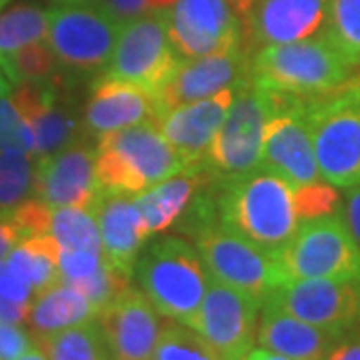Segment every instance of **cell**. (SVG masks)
I'll list each match as a JSON object with an SVG mask.
<instances>
[{"label": "cell", "instance_id": "1", "mask_svg": "<svg viewBox=\"0 0 360 360\" xmlns=\"http://www.w3.org/2000/svg\"><path fill=\"white\" fill-rule=\"evenodd\" d=\"M217 208L222 224L272 257L281 255L304 222L295 186L264 167L219 179Z\"/></svg>", "mask_w": 360, "mask_h": 360}, {"label": "cell", "instance_id": "2", "mask_svg": "<svg viewBox=\"0 0 360 360\" xmlns=\"http://www.w3.org/2000/svg\"><path fill=\"white\" fill-rule=\"evenodd\" d=\"M356 68L326 34L276 44L252 56V80L264 89L314 98L356 80Z\"/></svg>", "mask_w": 360, "mask_h": 360}, {"label": "cell", "instance_id": "3", "mask_svg": "<svg viewBox=\"0 0 360 360\" xmlns=\"http://www.w3.org/2000/svg\"><path fill=\"white\" fill-rule=\"evenodd\" d=\"M132 276L158 314L182 324L193 321L210 283L198 250L176 236L144 245Z\"/></svg>", "mask_w": 360, "mask_h": 360}, {"label": "cell", "instance_id": "4", "mask_svg": "<svg viewBox=\"0 0 360 360\" xmlns=\"http://www.w3.org/2000/svg\"><path fill=\"white\" fill-rule=\"evenodd\" d=\"M184 170L155 120L104 134L96 144L94 172L103 191L139 194Z\"/></svg>", "mask_w": 360, "mask_h": 360}, {"label": "cell", "instance_id": "5", "mask_svg": "<svg viewBox=\"0 0 360 360\" xmlns=\"http://www.w3.org/2000/svg\"><path fill=\"white\" fill-rule=\"evenodd\" d=\"M307 124L322 180L342 191L360 184V78L307 98Z\"/></svg>", "mask_w": 360, "mask_h": 360}, {"label": "cell", "instance_id": "6", "mask_svg": "<svg viewBox=\"0 0 360 360\" xmlns=\"http://www.w3.org/2000/svg\"><path fill=\"white\" fill-rule=\"evenodd\" d=\"M193 236L210 278L245 292L260 307L284 283L276 257L222 224L220 219L205 222Z\"/></svg>", "mask_w": 360, "mask_h": 360}, {"label": "cell", "instance_id": "7", "mask_svg": "<svg viewBox=\"0 0 360 360\" xmlns=\"http://www.w3.org/2000/svg\"><path fill=\"white\" fill-rule=\"evenodd\" d=\"M276 260L284 283L360 278V246L342 212L304 220Z\"/></svg>", "mask_w": 360, "mask_h": 360}, {"label": "cell", "instance_id": "8", "mask_svg": "<svg viewBox=\"0 0 360 360\" xmlns=\"http://www.w3.org/2000/svg\"><path fill=\"white\" fill-rule=\"evenodd\" d=\"M274 110V92L248 80L236 90L231 110L208 148L205 167L220 179L260 167L264 129Z\"/></svg>", "mask_w": 360, "mask_h": 360}, {"label": "cell", "instance_id": "9", "mask_svg": "<svg viewBox=\"0 0 360 360\" xmlns=\"http://www.w3.org/2000/svg\"><path fill=\"white\" fill-rule=\"evenodd\" d=\"M179 63L180 56L168 37L167 14L156 13L120 26L115 51L103 75L156 96L174 75Z\"/></svg>", "mask_w": 360, "mask_h": 360}, {"label": "cell", "instance_id": "10", "mask_svg": "<svg viewBox=\"0 0 360 360\" xmlns=\"http://www.w3.org/2000/svg\"><path fill=\"white\" fill-rule=\"evenodd\" d=\"M120 25L96 6L68 4L52 8L46 42L58 66L77 75L106 68L118 40Z\"/></svg>", "mask_w": 360, "mask_h": 360}, {"label": "cell", "instance_id": "11", "mask_svg": "<svg viewBox=\"0 0 360 360\" xmlns=\"http://www.w3.org/2000/svg\"><path fill=\"white\" fill-rule=\"evenodd\" d=\"M260 167L276 172L295 188L321 182L307 124V98L274 92V110L264 129Z\"/></svg>", "mask_w": 360, "mask_h": 360}, {"label": "cell", "instance_id": "12", "mask_svg": "<svg viewBox=\"0 0 360 360\" xmlns=\"http://www.w3.org/2000/svg\"><path fill=\"white\" fill-rule=\"evenodd\" d=\"M260 304L255 298L210 278L191 326L222 360H245L258 336Z\"/></svg>", "mask_w": 360, "mask_h": 360}, {"label": "cell", "instance_id": "13", "mask_svg": "<svg viewBox=\"0 0 360 360\" xmlns=\"http://www.w3.org/2000/svg\"><path fill=\"white\" fill-rule=\"evenodd\" d=\"M165 14L168 37L180 58H198L240 46L243 22L232 0H174Z\"/></svg>", "mask_w": 360, "mask_h": 360}, {"label": "cell", "instance_id": "14", "mask_svg": "<svg viewBox=\"0 0 360 360\" xmlns=\"http://www.w3.org/2000/svg\"><path fill=\"white\" fill-rule=\"evenodd\" d=\"M266 302L328 330L360 326V278H309L283 283Z\"/></svg>", "mask_w": 360, "mask_h": 360}, {"label": "cell", "instance_id": "15", "mask_svg": "<svg viewBox=\"0 0 360 360\" xmlns=\"http://www.w3.org/2000/svg\"><path fill=\"white\" fill-rule=\"evenodd\" d=\"M328 11L330 0H257L240 16V46L252 58L266 46L326 34Z\"/></svg>", "mask_w": 360, "mask_h": 360}, {"label": "cell", "instance_id": "16", "mask_svg": "<svg viewBox=\"0 0 360 360\" xmlns=\"http://www.w3.org/2000/svg\"><path fill=\"white\" fill-rule=\"evenodd\" d=\"M248 80H252V58L243 46L198 58H180L174 75L156 94L160 116L184 104L210 98L222 90L238 89Z\"/></svg>", "mask_w": 360, "mask_h": 360}, {"label": "cell", "instance_id": "17", "mask_svg": "<svg viewBox=\"0 0 360 360\" xmlns=\"http://www.w3.org/2000/svg\"><path fill=\"white\" fill-rule=\"evenodd\" d=\"M96 148L84 141L70 142L58 153L37 160L34 194L44 205L90 208L103 193L94 172Z\"/></svg>", "mask_w": 360, "mask_h": 360}, {"label": "cell", "instance_id": "18", "mask_svg": "<svg viewBox=\"0 0 360 360\" xmlns=\"http://www.w3.org/2000/svg\"><path fill=\"white\" fill-rule=\"evenodd\" d=\"M96 322L110 360H153L162 326L141 288L129 286L122 290L98 312Z\"/></svg>", "mask_w": 360, "mask_h": 360}, {"label": "cell", "instance_id": "19", "mask_svg": "<svg viewBox=\"0 0 360 360\" xmlns=\"http://www.w3.org/2000/svg\"><path fill=\"white\" fill-rule=\"evenodd\" d=\"M238 89H226L205 101L172 108L158 118L156 124L176 150L184 168L205 167L208 148L229 115Z\"/></svg>", "mask_w": 360, "mask_h": 360}, {"label": "cell", "instance_id": "20", "mask_svg": "<svg viewBox=\"0 0 360 360\" xmlns=\"http://www.w3.org/2000/svg\"><path fill=\"white\" fill-rule=\"evenodd\" d=\"M58 77L46 82H22L13 89L14 101L22 108L34 130V153L39 158L58 153L77 141L78 118L58 92Z\"/></svg>", "mask_w": 360, "mask_h": 360}, {"label": "cell", "instance_id": "21", "mask_svg": "<svg viewBox=\"0 0 360 360\" xmlns=\"http://www.w3.org/2000/svg\"><path fill=\"white\" fill-rule=\"evenodd\" d=\"M160 106L155 94L110 77L94 80L89 103L84 108V130L92 139H101L115 130L141 124L146 120L158 122Z\"/></svg>", "mask_w": 360, "mask_h": 360}, {"label": "cell", "instance_id": "22", "mask_svg": "<svg viewBox=\"0 0 360 360\" xmlns=\"http://www.w3.org/2000/svg\"><path fill=\"white\" fill-rule=\"evenodd\" d=\"M92 212L98 220L104 258L132 278L141 250L150 238L134 194L103 191Z\"/></svg>", "mask_w": 360, "mask_h": 360}, {"label": "cell", "instance_id": "23", "mask_svg": "<svg viewBox=\"0 0 360 360\" xmlns=\"http://www.w3.org/2000/svg\"><path fill=\"white\" fill-rule=\"evenodd\" d=\"M342 333L300 321L281 307L264 302L258 321V345L290 360H324Z\"/></svg>", "mask_w": 360, "mask_h": 360}, {"label": "cell", "instance_id": "24", "mask_svg": "<svg viewBox=\"0 0 360 360\" xmlns=\"http://www.w3.org/2000/svg\"><path fill=\"white\" fill-rule=\"evenodd\" d=\"M210 174L212 172L206 167L184 168L144 193L134 194L148 234L155 236L172 229L193 205L194 196L205 186Z\"/></svg>", "mask_w": 360, "mask_h": 360}, {"label": "cell", "instance_id": "25", "mask_svg": "<svg viewBox=\"0 0 360 360\" xmlns=\"http://www.w3.org/2000/svg\"><path fill=\"white\" fill-rule=\"evenodd\" d=\"M96 316V309L78 288L65 281H56L34 296L26 324L30 326L32 336H44L94 321Z\"/></svg>", "mask_w": 360, "mask_h": 360}, {"label": "cell", "instance_id": "26", "mask_svg": "<svg viewBox=\"0 0 360 360\" xmlns=\"http://www.w3.org/2000/svg\"><path fill=\"white\" fill-rule=\"evenodd\" d=\"M58 250L60 246L51 234H32L22 238L6 255V264L18 278H22L34 295L60 281L58 274Z\"/></svg>", "mask_w": 360, "mask_h": 360}, {"label": "cell", "instance_id": "27", "mask_svg": "<svg viewBox=\"0 0 360 360\" xmlns=\"http://www.w3.org/2000/svg\"><path fill=\"white\" fill-rule=\"evenodd\" d=\"M51 11L30 4H16L0 13V66H6L16 52L32 42L46 40Z\"/></svg>", "mask_w": 360, "mask_h": 360}, {"label": "cell", "instance_id": "28", "mask_svg": "<svg viewBox=\"0 0 360 360\" xmlns=\"http://www.w3.org/2000/svg\"><path fill=\"white\" fill-rule=\"evenodd\" d=\"M49 360H108V348L96 319L63 328L58 333L34 336Z\"/></svg>", "mask_w": 360, "mask_h": 360}, {"label": "cell", "instance_id": "29", "mask_svg": "<svg viewBox=\"0 0 360 360\" xmlns=\"http://www.w3.org/2000/svg\"><path fill=\"white\" fill-rule=\"evenodd\" d=\"M46 234H51L60 248L103 252L98 220L90 208H80V206L52 208L51 206Z\"/></svg>", "mask_w": 360, "mask_h": 360}, {"label": "cell", "instance_id": "30", "mask_svg": "<svg viewBox=\"0 0 360 360\" xmlns=\"http://www.w3.org/2000/svg\"><path fill=\"white\" fill-rule=\"evenodd\" d=\"M326 37L360 70V0H330Z\"/></svg>", "mask_w": 360, "mask_h": 360}, {"label": "cell", "instance_id": "31", "mask_svg": "<svg viewBox=\"0 0 360 360\" xmlns=\"http://www.w3.org/2000/svg\"><path fill=\"white\" fill-rule=\"evenodd\" d=\"M153 360H222L202 336L182 322H170L158 336Z\"/></svg>", "mask_w": 360, "mask_h": 360}, {"label": "cell", "instance_id": "32", "mask_svg": "<svg viewBox=\"0 0 360 360\" xmlns=\"http://www.w3.org/2000/svg\"><path fill=\"white\" fill-rule=\"evenodd\" d=\"M37 156L0 150V208H13L34 188Z\"/></svg>", "mask_w": 360, "mask_h": 360}, {"label": "cell", "instance_id": "33", "mask_svg": "<svg viewBox=\"0 0 360 360\" xmlns=\"http://www.w3.org/2000/svg\"><path fill=\"white\" fill-rule=\"evenodd\" d=\"M56 68H58V63L49 42L39 40L14 54L6 66V77L14 86L22 82H46L58 77Z\"/></svg>", "mask_w": 360, "mask_h": 360}, {"label": "cell", "instance_id": "34", "mask_svg": "<svg viewBox=\"0 0 360 360\" xmlns=\"http://www.w3.org/2000/svg\"><path fill=\"white\" fill-rule=\"evenodd\" d=\"M0 150L34 153V130L13 92L0 98Z\"/></svg>", "mask_w": 360, "mask_h": 360}, {"label": "cell", "instance_id": "35", "mask_svg": "<svg viewBox=\"0 0 360 360\" xmlns=\"http://www.w3.org/2000/svg\"><path fill=\"white\" fill-rule=\"evenodd\" d=\"M68 284H72L75 288H78V290L92 302V307L96 309V312H101V310H103L106 304H110L122 290L129 288L130 276H127L124 272H120V270L116 269V266H112V264L104 258V262L101 264V269L96 270V272H92L86 278H80V281H75V283Z\"/></svg>", "mask_w": 360, "mask_h": 360}, {"label": "cell", "instance_id": "36", "mask_svg": "<svg viewBox=\"0 0 360 360\" xmlns=\"http://www.w3.org/2000/svg\"><path fill=\"white\" fill-rule=\"evenodd\" d=\"M174 0H92V6L103 11L118 25H127L148 14L167 13Z\"/></svg>", "mask_w": 360, "mask_h": 360}, {"label": "cell", "instance_id": "37", "mask_svg": "<svg viewBox=\"0 0 360 360\" xmlns=\"http://www.w3.org/2000/svg\"><path fill=\"white\" fill-rule=\"evenodd\" d=\"M103 262V252L60 248L58 250V274H60V281L75 283V281H80V278H86L92 272H96V270L101 269Z\"/></svg>", "mask_w": 360, "mask_h": 360}, {"label": "cell", "instance_id": "38", "mask_svg": "<svg viewBox=\"0 0 360 360\" xmlns=\"http://www.w3.org/2000/svg\"><path fill=\"white\" fill-rule=\"evenodd\" d=\"M34 345V336L28 335L20 324L0 322V360H18Z\"/></svg>", "mask_w": 360, "mask_h": 360}, {"label": "cell", "instance_id": "39", "mask_svg": "<svg viewBox=\"0 0 360 360\" xmlns=\"http://www.w3.org/2000/svg\"><path fill=\"white\" fill-rule=\"evenodd\" d=\"M0 296L14 300V302H20V304H32V300L37 296L34 290L22 278H18L13 270L8 269L4 258L0 260Z\"/></svg>", "mask_w": 360, "mask_h": 360}, {"label": "cell", "instance_id": "40", "mask_svg": "<svg viewBox=\"0 0 360 360\" xmlns=\"http://www.w3.org/2000/svg\"><path fill=\"white\" fill-rule=\"evenodd\" d=\"M324 360H360V326L338 336Z\"/></svg>", "mask_w": 360, "mask_h": 360}, {"label": "cell", "instance_id": "41", "mask_svg": "<svg viewBox=\"0 0 360 360\" xmlns=\"http://www.w3.org/2000/svg\"><path fill=\"white\" fill-rule=\"evenodd\" d=\"M342 217L347 220L356 245L360 246V184L347 188L345 200H342Z\"/></svg>", "mask_w": 360, "mask_h": 360}, {"label": "cell", "instance_id": "42", "mask_svg": "<svg viewBox=\"0 0 360 360\" xmlns=\"http://www.w3.org/2000/svg\"><path fill=\"white\" fill-rule=\"evenodd\" d=\"M22 240V232L11 217L8 208H0V260Z\"/></svg>", "mask_w": 360, "mask_h": 360}, {"label": "cell", "instance_id": "43", "mask_svg": "<svg viewBox=\"0 0 360 360\" xmlns=\"http://www.w3.org/2000/svg\"><path fill=\"white\" fill-rule=\"evenodd\" d=\"M28 310H30V304H20V302L0 296V322L22 326L28 321Z\"/></svg>", "mask_w": 360, "mask_h": 360}, {"label": "cell", "instance_id": "44", "mask_svg": "<svg viewBox=\"0 0 360 360\" xmlns=\"http://www.w3.org/2000/svg\"><path fill=\"white\" fill-rule=\"evenodd\" d=\"M245 360H290V359H284L281 354H274V352H270L266 348H252L248 354H246Z\"/></svg>", "mask_w": 360, "mask_h": 360}, {"label": "cell", "instance_id": "45", "mask_svg": "<svg viewBox=\"0 0 360 360\" xmlns=\"http://www.w3.org/2000/svg\"><path fill=\"white\" fill-rule=\"evenodd\" d=\"M18 360H49V356H46V352H44L37 342H34V345L28 348V350H26L25 354H22Z\"/></svg>", "mask_w": 360, "mask_h": 360}, {"label": "cell", "instance_id": "46", "mask_svg": "<svg viewBox=\"0 0 360 360\" xmlns=\"http://www.w3.org/2000/svg\"><path fill=\"white\" fill-rule=\"evenodd\" d=\"M14 84L8 80V77H6V72L2 70V66H0V98L2 96H8L11 92H13Z\"/></svg>", "mask_w": 360, "mask_h": 360}, {"label": "cell", "instance_id": "47", "mask_svg": "<svg viewBox=\"0 0 360 360\" xmlns=\"http://www.w3.org/2000/svg\"><path fill=\"white\" fill-rule=\"evenodd\" d=\"M255 2H257V0H232V6H234V11L238 13V16H245V14L252 8Z\"/></svg>", "mask_w": 360, "mask_h": 360}, {"label": "cell", "instance_id": "48", "mask_svg": "<svg viewBox=\"0 0 360 360\" xmlns=\"http://www.w3.org/2000/svg\"><path fill=\"white\" fill-rule=\"evenodd\" d=\"M56 2H63V4H82V2H89V0H56Z\"/></svg>", "mask_w": 360, "mask_h": 360}, {"label": "cell", "instance_id": "49", "mask_svg": "<svg viewBox=\"0 0 360 360\" xmlns=\"http://www.w3.org/2000/svg\"><path fill=\"white\" fill-rule=\"evenodd\" d=\"M8 2H11V0H0V13L6 8V4H8Z\"/></svg>", "mask_w": 360, "mask_h": 360}, {"label": "cell", "instance_id": "50", "mask_svg": "<svg viewBox=\"0 0 360 360\" xmlns=\"http://www.w3.org/2000/svg\"><path fill=\"white\" fill-rule=\"evenodd\" d=\"M108 360H110V359H108Z\"/></svg>", "mask_w": 360, "mask_h": 360}]
</instances>
